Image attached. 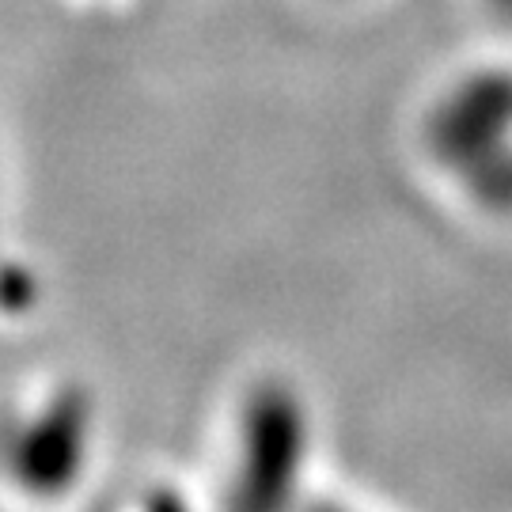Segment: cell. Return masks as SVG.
Instances as JSON below:
<instances>
[{
  "label": "cell",
  "mask_w": 512,
  "mask_h": 512,
  "mask_svg": "<svg viewBox=\"0 0 512 512\" xmlns=\"http://www.w3.org/2000/svg\"><path fill=\"white\" fill-rule=\"evenodd\" d=\"M311 456V414L289 380H262L239 406L232 505L285 509L293 505Z\"/></svg>",
  "instance_id": "6da1fadb"
},
{
  "label": "cell",
  "mask_w": 512,
  "mask_h": 512,
  "mask_svg": "<svg viewBox=\"0 0 512 512\" xmlns=\"http://www.w3.org/2000/svg\"><path fill=\"white\" fill-rule=\"evenodd\" d=\"M95 448V403L84 387H57L0 437V463L19 490L35 497L69 494Z\"/></svg>",
  "instance_id": "7a4b0ae2"
},
{
  "label": "cell",
  "mask_w": 512,
  "mask_h": 512,
  "mask_svg": "<svg viewBox=\"0 0 512 512\" xmlns=\"http://www.w3.org/2000/svg\"><path fill=\"white\" fill-rule=\"evenodd\" d=\"M425 145L440 167L467 175L512 145V73L478 69L444 88L425 122Z\"/></svg>",
  "instance_id": "3957f363"
},
{
  "label": "cell",
  "mask_w": 512,
  "mask_h": 512,
  "mask_svg": "<svg viewBox=\"0 0 512 512\" xmlns=\"http://www.w3.org/2000/svg\"><path fill=\"white\" fill-rule=\"evenodd\" d=\"M459 183L467 186V194L478 205H486L494 213H512V145L471 167L467 175H459Z\"/></svg>",
  "instance_id": "277c9868"
},
{
  "label": "cell",
  "mask_w": 512,
  "mask_h": 512,
  "mask_svg": "<svg viewBox=\"0 0 512 512\" xmlns=\"http://www.w3.org/2000/svg\"><path fill=\"white\" fill-rule=\"evenodd\" d=\"M501 19H512V0H486Z\"/></svg>",
  "instance_id": "5b68a950"
}]
</instances>
